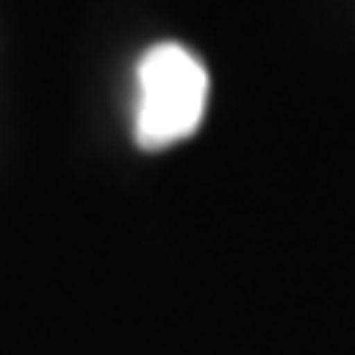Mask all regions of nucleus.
Here are the masks:
<instances>
[{"mask_svg":"<svg viewBox=\"0 0 355 355\" xmlns=\"http://www.w3.org/2000/svg\"><path fill=\"white\" fill-rule=\"evenodd\" d=\"M202 60L182 44H158L139 60V107H135V139L142 150H166L190 139L205 114Z\"/></svg>","mask_w":355,"mask_h":355,"instance_id":"1","label":"nucleus"}]
</instances>
